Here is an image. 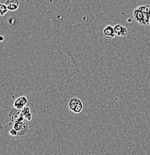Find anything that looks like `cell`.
<instances>
[{
    "label": "cell",
    "instance_id": "obj_1",
    "mask_svg": "<svg viewBox=\"0 0 150 155\" xmlns=\"http://www.w3.org/2000/svg\"><path fill=\"white\" fill-rule=\"evenodd\" d=\"M134 19L142 25H149L150 18L149 5H141L134 10L132 12Z\"/></svg>",
    "mask_w": 150,
    "mask_h": 155
},
{
    "label": "cell",
    "instance_id": "obj_2",
    "mask_svg": "<svg viewBox=\"0 0 150 155\" xmlns=\"http://www.w3.org/2000/svg\"><path fill=\"white\" fill-rule=\"evenodd\" d=\"M69 108L72 112L79 114L83 110V103L79 98H72L69 101Z\"/></svg>",
    "mask_w": 150,
    "mask_h": 155
},
{
    "label": "cell",
    "instance_id": "obj_3",
    "mask_svg": "<svg viewBox=\"0 0 150 155\" xmlns=\"http://www.w3.org/2000/svg\"><path fill=\"white\" fill-rule=\"evenodd\" d=\"M27 103H28V98H27V97L25 96H22L15 100V101L14 103V107H15V109L21 110L24 107L26 106Z\"/></svg>",
    "mask_w": 150,
    "mask_h": 155
},
{
    "label": "cell",
    "instance_id": "obj_4",
    "mask_svg": "<svg viewBox=\"0 0 150 155\" xmlns=\"http://www.w3.org/2000/svg\"><path fill=\"white\" fill-rule=\"evenodd\" d=\"M114 28V31H115V34L117 36L119 37H125L128 35V28L125 26V25H120V24H117Z\"/></svg>",
    "mask_w": 150,
    "mask_h": 155
},
{
    "label": "cell",
    "instance_id": "obj_5",
    "mask_svg": "<svg viewBox=\"0 0 150 155\" xmlns=\"http://www.w3.org/2000/svg\"><path fill=\"white\" fill-rule=\"evenodd\" d=\"M103 35L107 39H113L115 38L116 34L114 31V28L112 25H108L103 30Z\"/></svg>",
    "mask_w": 150,
    "mask_h": 155
},
{
    "label": "cell",
    "instance_id": "obj_6",
    "mask_svg": "<svg viewBox=\"0 0 150 155\" xmlns=\"http://www.w3.org/2000/svg\"><path fill=\"white\" fill-rule=\"evenodd\" d=\"M5 5L9 11H15L20 7V2L19 0H7Z\"/></svg>",
    "mask_w": 150,
    "mask_h": 155
},
{
    "label": "cell",
    "instance_id": "obj_7",
    "mask_svg": "<svg viewBox=\"0 0 150 155\" xmlns=\"http://www.w3.org/2000/svg\"><path fill=\"white\" fill-rule=\"evenodd\" d=\"M22 114H23L24 117H25V119L28 121H31L32 119V114H31V110H30V108L28 107H24L23 108L20 110Z\"/></svg>",
    "mask_w": 150,
    "mask_h": 155
},
{
    "label": "cell",
    "instance_id": "obj_8",
    "mask_svg": "<svg viewBox=\"0 0 150 155\" xmlns=\"http://www.w3.org/2000/svg\"><path fill=\"white\" fill-rule=\"evenodd\" d=\"M28 131V125L26 122H24V125L22 126V127L21 128L20 131H18V135L19 136H23L26 134L27 132Z\"/></svg>",
    "mask_w": 150,
    "mask_h": 155
},
{
    "label": "cell",
    "instance_id": "obj_9",
    "mask_svg": "<svg viewBox=\"0 0 150 155\" xmlns=\"http://www.w3.org/2000/svg\"><path fill=\"white\" fill-rule=\"evenodd\" d=\"M8 12L7 5L5 4H0V17H3Z\"/></svg>",
    "mask_w": 150,
    "mask_h": 155
},
{
    "label": "cell",
    "instance_id": "obj_10",
    "mask_svg": "<svg viewBox=\"0 0 150 155\" xmlns=\"http://www.w3.org/2000/svg\"><path fill=\"white\" fill-rule=\"evenodd\" d=\"M24 121H21V122H15L14 124V128L17 131V133H18V131H20L21 130V128L22 127V126L24 125Z\"/></svg>",
    "mask_w": 150,
    "mask_h": 155
},
{
    "label": "cell",
    "instance_id": "obj_11",
    "mask_svg": "<svg viewBox=\"0 0 150 155\" xmlns=\"http://www.w3.org/2000/svg\"><path fill=\"white\" fill-rule=\"evenodd\" d=\"M9 134L12 136V137H16V136L18 135V133H17V131L15 130V129L13 128L11 129L10 131H9Z\"/></svg>",
    "mask_w": 150,
    "mask_h": 155
},
{
    "label": "cell",
    "instance_id": "obj_12",
    "mask_svg": "<svg viewBox=\"0 0 150 155\" xmlns=\"http://www.w3.org/2000/svg\"><path fill=\"white\" fill-rule=\"evenodd\" d=\"M4 40H5L4 37H3L2 35H0V42H2Z\"/></svg>",
    "mask_w": 150,
    "mask_h": 155
},
{
    "label": "cell",
    "instance_id": "obj_13",
    "mask_svg": "<svg viewBox=\"0 0 150 155\" xmlns=\"http://www.w3.org/2000/svg\"><path fill=\"white\" fill-rule=\"evenodd\" d=\"M149 25L150 26V18H149Z\"/></svg>",
    "mask_w": 150,
    "mask_h": 155
}]
</instances>
